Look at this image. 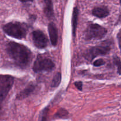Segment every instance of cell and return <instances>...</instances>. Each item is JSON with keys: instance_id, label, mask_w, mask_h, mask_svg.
<instances>
[{"instance_id": "obj_13", "label": "cell", "mask_w": 121, "mask_h": 121, "mask_svg": "<svg viewBox=\"0 0 121 121\" xmlns=\"http://www.w3.org/2000/svg\"><path fill=\"white\" fill-rule=\"evenodd\" d=\"M61 73H60V72H57V73L54 75V78H53V80H52L51 86H52V87H58L59 85H60V82H61Z\"/></svg>"}, {"instance_id": "obj_14", "label": "cell", "mask_w": 121, "mask_h": 121, "mask_svg": "<svg viewBox=\"0 0 121 121\" xmlns=\"http://www.w3.org/2000/svg\"><path fill=\"white\" fill-rule=\"evenodd\" d=\"M68 115V112L63 109H61L59 110L57 112L56 114L55 117L57 118H65Z\"/></svg>"}, {"instance_id": "obj_4", "label": "cell", "mask_w": 121, "mask_h": 121, "mask_svg": "<svg viewBox=\"0 0 121 121\" xmlns=\"http://www.w3.org/2000/svg\"><path fill=\"white\" fill-rule=\"evenodd\" d=\"M55 65L51 59L39 56L33 65V70L35 72H50L54 68Z\"/></svg>"}, {"instance_id": "obj_16", "label": "cell", "mask_w": 121, "mask_h": 121, "mask_svg": "<svg viewBox=\"0 0 121 121\" xmlns=\"http://www.w3.org/2000/svg\"><path fill=\"white\" fill-rule=\"evenodd\" d=\"M105 61H104L103 59H99L98 60H96L94 63H93V65L96 67H99V66H102V65H105Z\"/></svg>"}, {"instance_id": "obj_1", "label": "cell", "mask_w": 121, "mask_h": 121, "mask_svg": "<svg viewBox=\"0 0 121 121\" xmlns=\"http://www.w3.org/2000/svg\"><path fill=\"white\" fill-rule=\"evenodd\" d=\"M7 52L15 64L22 68L27 67L32 59L30 50L24 45L15 42H10L7 44Z\"/></svg>"}, {"instance_id": "obj_9", "label": "cell", "mask_w": 121, "mask_h": 121, "mask_svg": "<svg viewBox=\"0 0 121 121\" xmlns=\"http://www.w3.org/2000/svg\"><path fill=\"white\" fill-rule=\"evenodd\" d=\"M92 14L94 16L100 18L106 17L109 14L108 8L105 6H100L94 8L92 10Z\"/></svg>"}, {"instance_id": "obj_8", "label": "cell", "mask_w": 121, "mask_h": 121, "mask_svg": "<svg viewBox=\"0 0 121 121\" xmlns=\"http://www.w3.org/2000/svg\"><path fill=\"white\" fill-rule=\"evenodd\" d=\"M48 30L51 43H52L53 46H56L57 44L58 32L57 29L55 24L53 22H50L48 24Z\"/></svg>"}, {"instance_id": "obj_17", "label": "cell", "mask_w": 121, "mask_h": 121, "mask_svg": "<svg viewBox=\"0 0 121 121\" xmlns=\"http://www.w3.org/2000/svg\"><path fill=\"white\" fill-rule=\"evenodd\" d=\"M115 63L116 64V65L117 66V67H118V73H119V74H121L120 73V67H121V61H120V59L118 57H115Z\"/></svg>"}, {"instance_id": "obj_5", "label": "cell", "mask_w": 121, "mask_h": 121, "mask_svg": "<svg viewBox=\"0 0 121 121\" xmlns=\"http://www.w3.org/2000/svg\"><path fill=\"white\" fill-rule=\"evenodd\" d=\"M14 83V78L9 75L0 76V102L2 101L10 91Z\"/></svg>"}, {"instance_id": "obj_19", "label": "cell", "mask_w": 121, "mask_h": 121, "mask_svg": "<svg viewBox=\"0 0 121 121\" xmlns=\"http://www.w3.org/2000/svg\"><path fill=\"white\" fill-rule=\"evenodd\" d=\"M121 33H119V34H118V43H119V47H120V44H121V41H120V39H121Z\"/></svg>"}, {"instance_id": "obj_20", "label": "cell", "mask_w": 121, "mask_h": 121, "mask_svg": "<svg viewBox=\"0 0 121 121\" xmlns=\"http://www.w3.org/2000/svg\"><path fill=\"white\" fill-rule=\"evenodd\" d=\"M1 105H0V112H1Z\"/></svg>"}, {"instance_id": "obj_3", "label": "cell", "mask_w": 121, "mask_h": 121, "mask_svg": "<svg viewBox=\"0 0 121 121\" xmlns=\"http://www.w3.org/2000/svg\"><path fill=\"white\" fill-rule=\"evenodd\" d=\"M107 30L105 28L97 24L89 25L85 32V39L87 40L101 39L106 35Z\"/></svg>"}, {"instance_id": "obj_15", "label": "cell", "mask_w": 121, "mask_h": 121, "mask_svg": "<svg viewBox=\"0 0 121 121\" xmlns=\"http://www.w3.org/2000/svg\"><path fill=\"white\" fill-rule=\"evenodd\" d=\"M48 109L45 108L40 113V120L39 121H47V115H48Z\"/></svg>"}, {"instance_id": "obj_10", "label": "cell", "mask_w": 121, "mask_h": 121, "mask_svg": "<svg viewBox=\"0 0 121 121\" xmlns=\"http://www.w3.org/2000/svg\"><path fill=\"white\" fill-rule=\"evenodd\" d=\"M35 86L34 85L30 84L27 87H26L23 91L20 92V93L18 94V95L17 96V98L19 100H21V99H24L27 98L35 90Z\"/></svg>"}, {"instance_id": "obj_6", "label": "cell", "mask_w": 121, "mask_h": 121, "mask_svg": "<svg viewBox=\"0 0 121 121\" xmlns=\"http://www.w3.org/2000/svg\"><path fill=\"white\" fill-rule=\"evenodd\" d=\"M111 47L109 45H101L91 48L87 50L85 54V57L87 60L92 61L93 59L99 56L107 54L111 50Z\"/></svg>"}, {"instance_id": "obj_18", "label": "cell", "mask_w": 121, "mask_h": 121, "mask_svg": "<svg viewBox=\"0 0 121 121\" xmlns=\"http://www.w3.org/2000/svg\"><path fill=\"white\" fill-rule=\"evenodd\" d=\"M74 85L77 87V89H79V91H82V90L83 85L82 82H74Z\"/></svg>"}, {"instance_id": "obj_12", "label": "cell", "mask_w": 121, "mask_h": 121, "mask_svg": "<svg viewBox=\"0 0 121 121\" xmlns=\"http://www.w3.org/2000/svg\"><path fill=\"white\" fill-rule=\"evenodd\" d=\"M78 14H79V9L77 7H74L73 11V16H72V30H73V36L76 35V30L77 25H78Z\"/></svg>"}, {"instance_id": "obj_2", "label": "cell", "mask_w": 121, "mask_h": 121, "mask_svg": "<svg viewBox=\"0 0 121 121\" xmlns=\"http://www.w3.org/2000/svg\"><path fill=\"white\" fill-rule=\"evenodd\" d=\"M3 30L7 35L17 39L26 37L27 27L25 24L18 22H11L3 27Z\"/></svg>"}, {"instance_id": "obj_11", "label": "cell", "mask_w": 121, "mask_h": 121, "mask_svg": "<svg viewBox=\"0 0 121 121\" xmlns=\"http://www.w3.org/2000/svg\"><path fill=\"white\" fill-rule=\"evenodd\" d=\"M44 13L48 18H52L54 16V11L53 8V4L52 1H45Z\"/></svg>"}, {"instance_id": "obj_7", "label": "cell", "mask_w": 121, "mask_h": 121, "mask_svg": "<svg viewBox=\"0 0 121 121\" xmlns=\"http://www.w3.org/2000/svg\"><path fill=\"white\" fill-rule=\"evenodd\" d=\"M32 40L34 46L39 48H46L48 45L47 37L40 30H35L32 33Z\"/></svg>"}]
</instances>
